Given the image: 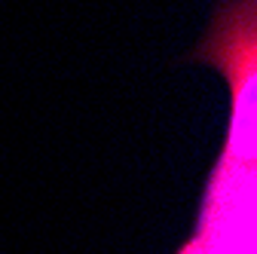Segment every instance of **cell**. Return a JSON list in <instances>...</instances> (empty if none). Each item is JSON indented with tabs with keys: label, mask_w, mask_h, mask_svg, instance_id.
Masks as SVG:
<instances>
[{
	"label": "cell",
	"mask_w": 257,
	"mask_h": 254,
	"mask_svg": "<svg viewBox=\"0 0 257 254\" xmlns=\"http://www.w3.org/2000/svg\"><path fill=\"white\" fill-rule=\"evenodd\" d=\"M196 58L223 71L233 92L230 135L223 160L254 166L257 156V10L254 0H227L217 13L208 37L199 43Z\"/></svg>",
	"instance_id": "1"
},
{
	"label": "cell",
	"mask_w": 257,
	"mask_h": 254,
	"mask_svg": "<svg viewBox=\"0 0 257 254\" xmlns=\"http://www.w3.org/2000/svg\"><path fill=\"white\" fill-rule=\"evenodd\" d=\"M193 239L211 254H254V166L217 160Z\"/></svg>",
	"instance_id": "2"
},
{
	"label": "cell",
	"mask_w": 257,
	"mask_h": 254,
	"mask_svg": "<svg viewBox=\"0 0 257 254\" xmlns=\"http://www.w3.org/2000/svg\"><path fill=\"white\" fill-rule=\"evenodd\" d=\"M178 254H211V251H208V248H205L199 239H187V245H184Z\"/></svg>",
	"instance_id": "3"
}]
</instances>
